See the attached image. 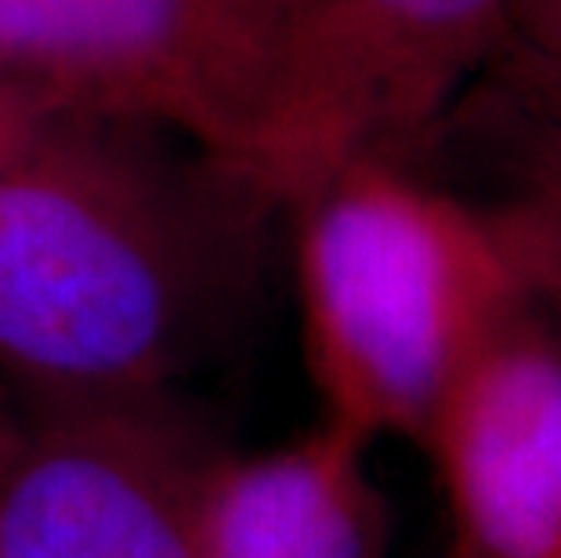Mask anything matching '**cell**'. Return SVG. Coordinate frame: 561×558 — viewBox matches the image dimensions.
Instances as JSON below:
<instances>
[{
	"label": "cell",
	"instance_id": "8fae6325",
	"mask_svg": "<svg viewBox=\"0 0 561 558\" xmlns=\"http://www.w3.org/2000/svg\"><path fill=\"white\" fill-rule=\"evenodd\" d=\"M22 439H26V418H19V413L0 399V482H4L11 460L19 454Z\"/></svg>",
	"mask_w": 561,
	"mask_h": 558
},
{
	"label": "cell",
	"instance_id": "9c48e42d",
	"mask_svg": "<svg viewBox=\"0 0 561 558\" xmlns=\"http://www.w3.org/2000/svg\"><path fill=\"white\" fill-rule=\"evenodd\" d=\"M529 236V243L540 254V265L551 280V287L561 291V124L554 138L540 149V163L533 174V196L518 210H511Z\"/></svg>",
	"mask_w": 561,
	"mask_h": 558
},
{
	"label": "cell",
	"instance_id": "5b68a950",
	"mask_svg": "<svg viewBox=\"0 0 561 558\" xmlns=\"http://www.w3.org/2000/svg\"><path fill=\"white\" fill-rule=\"evenodd\" d=\"M214 454L171 391L33 407L0 482V558H196Z\"/></svg>",
	"mask_w": 561,
	"mask_h": 558
},
{
	"label": "cell",
	"instance_id": "8992f818",
	"mask_svg": "<svg viewBox=\"0 0 561 558\" xmlns=\"http://www.w3.org/2000/svg\"><path fill=\"white\" fill-rule=\"evenodd\" d=\"M416 443L449 558H561V338L536 308L453 382Z\"/></svg>",
	"mask_w": 561,
	"mask_h": 558
},
{
	"label": "cell",
	"instance_id": "6da1fadb",
	"mask_svg": "<svg viewBox=\"0 0 561 558\" xmlns=\"http://www.w3.org/2000/svg\"><path fill=\"white\" fill-rule=\"evenodd\" d=\"M272 207L182 130L73 105L0 168V374L33 407L167 396L243 319Z\"/></svg>",
	"mask_w": 561,
	"mask_h": 558
},
{
	"label": "cell",
	"instance_id": "277c9868",
	"mask_svg": "<svg viewBox=\"0 0 561 558\" xmlns=\"http://www.w3.org/2000/svg\"><path fill=\"white\" fill-rule=\"evenodd\" d=\"M279 47L257 0H0V69L149 116L243 171Z\"/></svg>",
	"mask_w": 561,
	"mask_h": 558
},
{
	"label": "cell",
	"instance_id": "30bf717a",
	"mask_svg": "<svg viewBox=\"0 0 561 558\" xmlns=\"http://www.w3.org/2000/svg\"><path fill=\"white\" fill-rule=\"evenodd\" d=\"M511 30H522L543 62L561 69V0H515Z\"/></svg>",
	"mask_w": 561,
	"mask_h": 558
},
{
	"label": "cell",
	"instance_id": "ba28073f",
	"mask_svg": "<svg viewBox=\"0 0 561 558\" xmlns=\"http://www.w3.org/2000/svg\"><path fill=\"white\" fill-rule=\"evenodd\" d=\"M73 105H88V102H77L30 77L0 69V168L8 160H15L33 138L44 135Z\"/></svg>",
	"mask_w": 561,
	"mask_h": 558
},
{
	"label": "cell",
	"instance_id": "7c38bea8",
	"mask_svg": "<svg viewBox=\"0 0 561 558\" xmlns=\"http://www.w3.org/2000/svg\"><path fill=\"white\" fill-rule=\"evenodd\" d=\"M308 4H312V0H257V8L265 11L272 22H276L283 44H286V37H290V30L297 26V19L308 11ZM279 52H283V47H279Z\"/></svg>",
	"mask_w": 561,
	"mask_h": 558
},
{
	"label": "cell",
	"instance_id": "7a4b0ae2",
	"mask_svg": "<svg viewBox=\"0 0 561 558\" xmlns=\"http://www.w3.org/2000/svg\"><path fill=\"white\" fill-rule=\"evenodd\" d=\"M305 360L322 418L424 435L442 396L551 291L511 210H479L359 157L294 204Z\"/></svg>",
	"mask_w": 561,
	"mask_h": 558
},
{
	"label": "cell",
	"instance_id": "52a82bcc",
	"mask_svg": "<svg viewBox=\"0 0 561 558\" xmlns=\"http://www.w3.org/2000/svg\"><path fill=\"white\" fill-rule=\"evenodd\" d=\"M369 446L322 418L261 454L218 449L196 493V558H385L388 501Z\"/></svg>",
	"mask_w": 561,
	"mask_h": 558
},
{
	"label": "cell",
	"instance_id": "3957f363",
	"mask_svg": "<svg viewBox=\"0 0 561 558\" xmlns=\"http://www.w3.org/2000/svg\"><path fill=\"white\" fill-rule=\"evenodd\" d=\"M515 0H312L286 37L247 171L297 200L359 157H391L442 113Z\"/></svg>",
	"mask_w": 561,
	"mask_h": 558
}]
</instances>
